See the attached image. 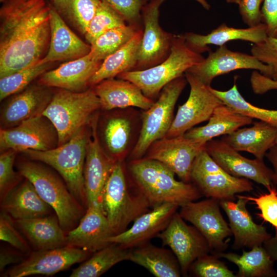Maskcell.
<instances>
[{"label": "cell", "mask_w": 277, "mask_h": 277, "mask_svg": "<svg viewBox=\"0 0 277 277\" xmlns=\"http://www.w3.org/2000/svg\"><path fill=\"white\" fill-rule=\"evenodd\" d=\"M238 201H221L220 206L226 213L229 227L234 236L232 247L252 248L263 245L272 236L266 227L256 224L248 212L246 205L248 201L236 195Z\"/></svg>", "instance_id": "22"}, {"label": "cell", "mask_w": 277, "mask_h": 277, "mask_svg": "<svg viewBox=\"0 0 277 277\" xmlns=\"http://www.w3.org/2000/svg\"><path fill=\"white\" fill-rule=\"evenodd\" d=\"M250 83L253 92L256 94H263L269 91L277 90V81L267 77L256 70L251 73Z\"/></svg>", "instance_id": "50"}, {"label": "cell", "mask_w": 277, "mask_h": 277, "mask_svg": "<svg viewBox=\"0 0 277 277\" xmlns=\"http://www.w3.org/2000/svg\"><path fill=\"white\" fill-rule=\"evenodd\" d=\"M179 207L172 203L156 205L137 217L130 228L111 236L106 242L129 249L149 243L166 228Z\"/></svg>", "instance_id": "20"}, {"label": "cell", "mask_w": 277, "mask_h": 277, "mask_svg": "<svg viewBox=\"0 0 277 277\" xmlns=\"http://www.w3.org/2000/svg\"><path fill=\"white\" fill-rule=\"evenodd\" d=\"M190 182L202 195L221 201H233L236 194L250 192L253 186L249 180L234 177L221 168L205 149L195 159Z\"/></svg>", "instance_id": "9"}, {"label": "cell", "mask_w": 277, "mask_h": 277, "mask_svg": "<svg viewBox=\"0 0 277 277\" xmlns=\"http://www.w3.org/2000/svg\"><path fill=\"white\" fill-rule=\"evenodd\" d=\"M220 207V201L208 198L187 203L180 207L179 212L185 221L192 224L204 236L214 254L223 252L227 248L226 239L232 235Z\"/></svg>", "instance_id": "14"}, {"label": "cell", "mask_w": 277, "mask_h": 277, "mask_svg": "<svg viewBox=\"0 0 277 277\" xmlns=\"http://www.w3.org/2000/svg\"><path fill=\"white\" fill-rule=\"evenodd\" d=\"M7 0H0L1 3H3L4 2L7 1Z\"/></svg>", "instance_id": "57"}, {"label": "cell", "mask_w": 277, "mask_h": 277, "mask_svg": "<svg viewBox=\"0 0 277 277\" xmlns=\"http://www.w3.org/2000/svg\"><path fill=\"white\" fill-rule=\"evenodd\" d=\"M98 119L97 112L89 124L84 177L87 208L96 206L103 209V189L115 162L101 145L97 132Z\"/></svg>", "instance_id": "15"}, {"label": "cell", "mask_w": 277, "mask_h": 277, "mask_svg": "<svg viewBox=\"0 0 277 277\" xmlns=\"http://www.w3.org/2000/svg\"><path fill=\"white\" fill-rule=\"evenodd\" d=\"M176 257L182 274L187 276L192 263L211 251L204 236L194 226L189 225L177 211L166 228L156 236Z\"/></svg>", "instance_id": "13"}, {"label": "cell", "mask_w": 277, "mask_h": 277, "mask_svg": "<svg viewBox=\"0 0 277 277\" xmlns=\"http://www.w3.org/2000/svg\"><path fill=\"white\" fill-rule=\"evenodd\" d=\"M199 3L205 9L209 10L210 9V5L208 3L207 0H194Z\"/></svg>", "instance_id": "54"}, {"label": "cell", "mask_w": 277, "mask_h": 277, "mask_svg": "<svg viewBox=\"0 0 277 277\" xmlns=\"http://www.w3.org/2000/svg\"><path fill=\"white\" fill-rule=\"evenodd\" d=\"M131 249L116 243H110L93 252L86 260L74 269L70 277H98L115 264L129 260Z\"/></svg>", "instance_id": "35"}, {"label": "cell", "mask_w": 277, "mask_h": 277, "mask_svg": "<svg viewBox=\"0 0 277 277\" xmlns=\"http://www.w3.org/2000/svg\"><path fill=\"white\" fill-rule=\"evenodd\" d=\"M50 5L45 0H7L0 9V78L35 64L50 39Z\"/></svg>", "instance_id": "1"}, {"label": "cell", "mask_w": 277, "mask_h": 277, "mask_svg": "<svg viewBox=\"0 0 277 277\" xmlns=\"http://www.w3.org/2000/svg\"><path fill=\"white\" fill-rule=\"evenodd\" d=\"M103 209L89 206L78 224L66 233L67 245L93 253L109 245L113 235Z\"/></svg>", "instance_id": "25"}, {"label": "cell", "mask_w": 277, "mask_h": 277, "mask_svg": "<svg viewBox=\"0 0 277 277\" xmlns=\"http://www.w3.org/2000/svg\"><path fill=\"white\" fill-rule=\"evenodd\" d=\"M1 208L14 220L49 215L53 210L25 178L1 201Z\"/></svg>", "instance_id": "29"}, {"label": "cell", "mask_w": 277, "mask_h": 277, "mask_svg": "<svg viewBox=\"0 0 277 277\" xmlns=\"http://www.w3.org/2000/svg\"><path fill=\"white\" fill-rule=\"evenodd\" d=\"M239 69H253L270 77L271 69L254 56L228 49L226 44L214 51H209L207 57L192 66L188 71L207 86H210L216 77Z\"/></svg>", "instance_id": "17"}, {"label": "cell", "mask_w": 277, "mask_h": 277, "mask_svg": "<svg viewBox=\"0 0 277 277\" xmlns=\"http://www.w3.org/2000/svg\"><path fill=\"white\" fill-rule=\"evenodd\" d=\"M189 272L197 277H235L236 275L215 255L201 256L191 265Z\"/></svg>", "instance_id": "43"}, {"label": "cell", "mask_w": 277, "mask_h": 277, "mask_svg": "<svg viewBox=\"0 0 277 277\" xmlns=\"http://www.w3.org/2000/svg\"><path fill=\"white\" fill-rule=\"evenodd\" d=\"M23 254L24 253L18 250H14L9 248L1 249L0 272H3L5 268L9 265H17L22 262L25 259Z\"/></svg>", "instance_id": "51"}, {"label": "cell", "mask_w": 277, "mask_h": 277, "mask_svg": "<svg viewBox=\"0 0 277 277\" xmlns=\"http://www.w3.org/2000/svg\"><path fill=\"white\" fill-rule=\"evenodd\" d=\"M252 122V118L243 115L223 104L214 109L207 124L193 127L184 135L206 144L216 137L229 134L242 127L251 124Z\"/></svg>", "instance_id": "31"}, {"label": "cell", "mask_w": 277, "mask_h": 277, "mask_svg": "<svg viewBox=\"0 0 277 277\" xmlns=\"http://www.w3.org/2000/svg\"><path fill=\"white\" fill-rule=\"evenodd\" d=\"M99 109L100 100L93 88L82 92L60 89L53 93L42 114L56 128L60 146L87 127Z\"/></svg>", "instance_id": "4"}, {"label": "cell", "mask_w": 277, "mask_h": 277, "mask_svg": "<svg viewBox=\"0 0 277 277\" xmlns=\"http://www.w3.org/2000/svg\"><path fill=\"white\" fill-rule=\"evenodd\" d=\"M16 167L17 171L32 183L41 197L54 211L60 226L66 233L78 224L87 209L54 172L39 162L28 159L19 160Z\"/></svg>", "instance_id": "3"}, {"label": "cell", "mask_w": 277, "mask_h": 277, "mask_svg": "<svg viewBox=\"0 0 277 277\" xmlns=\"http://www.w3.org/2000/svg\"><path fill=\"white\" fill-rule=\"evenodd\" d=\"M181 35L191 50L200 54L210 51V45L220 46L234 40L255 44L263 42L267 36L266 27L263 23L246 28H236L223 23L207 34L186 32Z\"/></svg>", "instance_id": "27"}, {"label": "cell", "mask_w": 277, "mask_h": 277, "mask_svg": "<svg viewBox=\"0 0 277 277\" xmlns=\"http://www.w3.org/2000/svg\"><path fill=\"white\" fill-rule=\"evenodd\" d=\"M150 0H101L115 10L128 24L141 27V12Z\"/></svg>", "instance_id": "46"}, {"label": "cell", "mask_w": 277, "mask_h": 277, "mask_svg": "<svg viewBox=\"0 0 277 277\" xmlns=\"http://www.w3.org/2000/svg\"><path fill=\"white\" fill-rule=\"evenodd\" d=\"M17 152L12 149L1 152L0 155V199L1 201L19 185L24 177L14 170Z\"/></svg>", "instance_id": "42"}, {"label": "cell", "mask_w": 277, "mask_h": 277, "mask_svg": "<svg viewBox=\"0 0 277 277\" xmlns=\"http://www.w3.org/2000/svg\"><path fill=\"white\" fill-rule=\"evenodd\" d=\"M205 149V144L186 137H164L149 148L145 157L158 161L172 171L182 181L190 182L195 159Z\"/></svg>", "instance_id": "19"}, {"label": "cell", "mask_w": 277, "mask_h": 277, "mask_svg": "<svg viewBox=\"0 0 277 277\" xmlns=\"http://www.w3.org/2000/svg\"><path fill=\"white\" fill-rule=\"evenodd\" d=\"M205 150L226 172L239 178H245L263 185L268 191L273 186L272 170L264 160L249 159L241 155L221 139H212L205 144Z\"/></svg>", "instance_id": "18"}, {"label": "cell", "mask_w": 277, "mask_h": 277, "mask_svg": "<svg viewBox=\"0 0 277 277\" xmlns=\"http://www.w3.org/2000/svg\"><path fill=\"white\" fill-rule=\"evenodd\" d=\"M227 3L238 4L241 0H225Z\"/></svg>", "instance_id": "55"}, {"label": "cell", "mask_w": 277, "mask_h": 277, "mask_svg": "<svg viewBox=\"0 0 277 277\" xmlns=\"http://www.w3.org/2000/svg\"><path fill=\"white\" fill-rule=\"evenodd\" d=\"M187 82L185 74L170 82L162 89L157 100L143 113L132 160L142 158L152 143L166 136L174 119L175 105Z\"/></svg>", "instance_id": "8"}, {"label": "cell", "mask_w": 277, "mask_h": 277, "mask_svg": "<svg viewBox=\"0 0 277 277\" xmlns=\"http://www.w3.org/2000/svg\"><path fill=\"white\" fill-rule=\"evenodd\" d=\"M156 277H180L179 261L171 250L158 247L149 242L131 249L129 259Z\"/></svg>", "instance_id": "32"}, {"label": "cell", "mask_w": 277, "mask_h": 277, "mask_svg": "<svg viewBox=\"0 0 277 277\" xmlns=\"http://www.w3.org/2000/svg\"><path fill=\"white\" fill-rule=\"evenodd\" d=\"M263 246L274 261H277V233L266 240Z\"/></svg>", "instance_id": "53"}, {"label": "cell", "mask_w": 277, "mask_h": 277, "mask_svg": "<svg viewBox=\"0 0 277 277\" xmlns=\"http://www.w3.org/2000/svg\"><path fill=\"white\" fill-rule=\"evenodd\" d=\"M132 131L130 121L124 116L115 115L104 124L102 136L109 156L115 162H122L127 153Z\"/></svg>", "instance_id": "36"}, {"label": "cell", "mask_w": 277, "mask_h": 277, "mask_svg": "<svg viewBox=\"0 0 277 277\" xmlns=\"http://www.w3.org/2000/svg\"><path fill=\"white\" fill-rule=\"evenodd\" d=\"M16 227L36 250H47L67 245L66 233L57 217L50 215L14 220Z\"/></svg>", "instance_id": "30"}, {"label": "cell", "mask_w": 277, "mask_h": 277, "mask_svg": "<svg viewBox=\"0 0 277 277\" xmlns=\"http://www.w3.org/2000/svg\"><path fill=\"white\" fill-rule=\"evenodd\" d=\"M57 131L51 122L43 114L31 118L11 128L0 130V150L12 149L47 151L58 146Z\"/></svg>", "instance_id": "12"}, {"label": "cell", "mask_w": 277, "mask_h": 277, "mask_svg": "<svg viewBox=\"0 0 277 277\" xmlns=\"http://www.w3.org/2000/svg\"><path fill=\"white\" fill-rule=\"evenodd\" d=\"M261 14L267 36L277 38V0H264Z\"/></svg>", "instance_id": "49"}, {"label": "cell", "mask_w": 277, "mask_h": 277, "mask_svg": "<svg viewBox=\"0 0 277 277\" xmlns=\"http://www.w3.org/2000/svg\"><path fill=\"white\" fill-rule=\"evenodd\" d=\"M126 24V21L119 13L102 1L84 36L86 41L91 45L100 36L108 30Z\"/></svg>", "instance_id": "41"}, {"label": "cell", "mask_w": 277, "mask_h": 277, "mask_svg": "<svg viewBox=\"0 0 277 277\" xmlns=\"http://www.w3.org/2000/svg\"><path fill=\"white\" fill-rule=\"evenodd\" d=\"M143 28L126 24L108 30L100 36L91 45L89 54L97 61H103L127 44Z\"/></svg>", "instance_id": "39"}, {"label": "cell", "mask_w": 277, "mask_h": 277, "mask_svg": "<svg viewBox=\"0 0 277 277\" xmlns=\"http://www.w3.org/2000/svg\"><path fill=\"white\" fill-rule=\"evenodd\" d=\"M101 2V0H60L52 5L63 18L85 35Z\"/></svg>", "instance_id": "38"}, {"label": "cell", "mask_w": 277, "mask_h": 277, "mask_svg": "<svg viewBox=\"0 0 277 277\" xmlns=\"http://www.w3.org/2000/svg\"><path fill=\"white\" fill-rule=\"evenodd\" d=\"M128 170L134 185L151 208L164 203L181 207L202 196L192 183L177 181L175 173L158 161L147 157L133 160Z\"/></svg>", "instance_id": "2"}, {"label": "cell", "mask_w": 277, "mask_h": 277, "mask_svg": "<svg viewBox=\"0 0 277 277\" xmlns=\"http://www.w3.org/2000/svg\"><path fill=\"white\" fill-rule=\"evenodd\" d=\"M49 88L37 84L29 85L14 94L1 109V128L13 127L26 120L42 115L54 93Z\"/></svg>", "instance_id": "21"}, {"label": "cell", "mask_w": 277, "mask_h": 277, "mask_svg": "<svg viewBox=\"0 0 277 277\" xmlns=\"http://www.w3.org/2000/svg\"><path fill=\"white\" fill-rule=\"evenodd\" d=\"M50 39L49 48L41 61L43 63L72 61L88 54V45L80 39L66 25L52 5L50 9Z\"/></svg>", "instance_id": "24"}, {"label": "cell", "mask_w": 277, "mask_h": 277, "mask_svg": "<svg viewBox=\"0 0 277 277\" xmlns=\"http://www.w3.org/2000/svg\"><path fill=\"white\" fill-rule=\"evenodd\" d=\"M52 4H54L60 0H50Z\"/></svg>", "instance_id": "56"}, {"label": "cell", "mask_w": 277, "mask_h": 277, "mask_svg": "<svg viewBox=\"0 0 277 277\" xmlns=\"http://www.w3.org/2000/svg\"><path fill=\"white\" fill-rule=\"evenodd\" d=\"M276 145L277 146V139H276Z\"/></svg>", "instance_id": "58"}, {"label": "cell", "mask_w": 277, "mask_h": 277, "mask_svg": "<svg viewBox=\"0 0 277 277\" xmlns=\"http://www.w3.org/2000/svg\"><path fill=\"white\" fill-rule=\"evenodd\" d=\"M17 229L14 220L8 214L2 211L0 214V240L28 254L31 252L30 248Z\"/></svg>", "instance_id": "45"}, {"label": "cell", "mask_w": 277, "mask_h": 277, "mask_svg": "<svg viewBox=\"0 0 277 277\" xmlns=\"http://www.w3.org/2000/svg\"><path fill=\"white\" fill-rule=\"evenodd\" d=\"M222 140L238 151L247 152L264 160L266 153L276 145L277 127L260 121L250 127L239 128L223 136Z\"/></svg>", "instance_id": "28"}, {"label": "cell", "mask_w": 277, "mask_h": 277, "mask_svg": "<svg viewBox=\"0 0 277 277\" xmlns=\"http://www.w3.org/2000/svg\"><path fill=\"white\" fill-rule=\"evenodd\" d=\"M142 35L143 29L140 30L127 44L107 57L91 78L89 86H94L103 80L134 70Z\"/></svg>", "instance_id": "33"}, {"label": "cell", "mask_w": 277, "mask_h": 277, "mask_svg": "<svg viewBox=\"0 0 277 277\" xmlns=\"http://www.w3.org/2000/svg\"><path fill=\"white\" fill-rule=\"evenodd\" d=\"M268 193L262 194L256 197L241 195L248 201L253 202L260 210L258 216L264 221L269 223L277 230V189L275 186L268 190Z\"/></svg>", "instance_id": "44"}, {"label": "cell", "mask_w": 277, "mask_h": 277, "mask_svg": "<svg viewBox=\"0 0 277 277\" xmlns=\"http://www.w3.org/2000/svg\"><path fill=\"white\" fill-rule=\"evenodd\" d=\"M237 77L232 87L226 91H221L210 87L211 91L225 105L236 112L251 118H256L277 127V110L262 108L252 105L240 93L236 84Z\"/></svg>", "instance_id": "37"}, {"label": "cell", "mask_w": 277, "mask_h": 277, "mask_svg": "<svg viewBox=\"0 0 277 277\" xmlns=\"http://www.w3.org/2000/svg\"><path fill=\"white\" fill-rule=\"evenodd\" d=\"M265 156L272 166V181L277 189V146L272 147L266 153Z\"/></svg>", "instance_id": "52"}, {"label": "cell", "mask_w": 277, "mask_h": 277, "mask_svg": "<svg viewBox=\"0 0 277 277\" xmlns=\"http://www.w3.org/2000/svg\"><path fill=\"white\" fill-rule=\"evenodd\" d=\"M102 62L94 60L89 53L65 63L56 69L46 71L39 76L37 84L73 92L85 91Z\"/></svg>", "instance_id": "23"}, {"label": "cell", "mask_w": 277, "mask_h": 277, "mask_svg": "<svg viewBox=\"0 0 277 277\" xmlns=\"http://www.w3.org/2000/svg\"><path fill=\"white\" fill-rule=\"evenodd\" d=\"M52 63L41 62L0 78V100L17 93L27 88L37 77L41 76L51 67Z\"/></svg>", "instance_id": "40"}, {"label": "cell", "mask_w": 277, "mask_h": 277, "mask_svg": "<svg viewBox=\"0 0 277 277\" xmlns=\"http://www.w3.org/2000/svg\"><path fill=\"white\" fill-rule=\"evenodd\" d=\"M219 258H224L238 267V277H275L277 272L274 262L263 245L255 246L241 254L233 252L214 254Z\"/></svg>", "instance_id": "34"}, {"label": "cell", "mask_w": 277, "mask_h": 277, "mask_svg": "<svg viewBox=\"0 0 277 277\" xmlns=\"http://www.w3.org/2000/svg\"><path fill=\"white\" fill-rule=\"evenodd\" d=\"M251 54L271 69L270 78L277 81V38L267 36L262 42L253 44Z\"/></svg>", "instance_id": "47"}, {"label": "cell", "mask_w": 277, "mask_h": 277, "mask_svg": "<svg viewBox=\"0 0 277 277\" xmlns=\"http://www.w3.org/2000/svg\"><path fill=\"white\" fill-rule=\"evenodd\" d=\"M102 207L113 235L126 230L130 223L150 210L149 202L140 191L133 192L129 188L122 162H115L106 183Z\"/></svg>", "instance_id": "7"}, {"label": "cell", "mask_w": 277, "mask_h": 277, "mask_svg": "<svg viewBox=\"0 0 277 277\" xmlns=\"http://www.w3.org/2000/svg\"><path fill=\"white\" fill-rule=\"evenodd\" d=\"M264 0H241L238 4L242 19L248 27L262 23L261 6Z\"/></svg>", "instance_id": "48"}, {"label": "cell", "mask_w": 277, "mask_h": 277, "mask_svg": "<svg viewBox=\"0 0 277 277\" xmlns=\"http://www.w3.org/2000/svg\"><path fill=\"white\" fill-rule=\"evenodd\" d=\"M92 253L68 245L51 249L35 250L29 253L22 262L6 271L3 276L53 275L68 269L76 263L84 262Z\"/></svg>", "instance_id": "16"}, {"label": "cell", "mask_w": 277, "mask_h": 277, "mask_svg": "<svg viewBox=\"0 0 277 277\" xmlns=\"http://www.w3.org/2000/svg\"><path fill=\"white\" fill-rule=\"evenodd\" d=\"M93 89L99 98L101 109L105 110L134 107L145 111L154 103L136 85L123 79L103 80L94 86Z\"/></svg>", "instance_id": "26"}, {"label": "cell", "mask_w": 277, "mask_h": 277, "mask_svg": "<svg viewBox=\"0 0 277 277\" xmlns=\"http://www.w3.org/2000/svg\"><path fill=\"white\" fill-rule=\"evenodd\" d=\"M88 131L86 127L63 145L47 151L27 150V159L45 163L61 175L72 194L87 208L84 170Z\"/></svg>", "instance_id": "5"}, {"label": "cell", "mask_w": 277, "mask_h": 277, "mask_svg": "<svg viewBox=\"0 0 277 277\" xmlns=\"http://www.w3.org/2000/svg\"><path fill=\"white\" fill-rule=\"evenodd\" d=\"M204 58L187 45L181 34L174 35L170 53L162 63L148 69L123 72L117 77L133 83L146 96L153 100L166 85L184 75Z\"/></svg>", "instance_id": "6"}, {"label": "cell", "mask_w": 277, "mask_h": 277, "mask_svg": "<svg viewBox=\"0 0 277 277\" xmlns=\"http://www.w3.org/2000/svg\"><path fill=\"white\" fill-rule=\"evenodd\" d=\"M185 76L190 88L187 101L179 107L166 137L184 135L195 126L208 121L214 109L224 104L207 86L188 71Z\"/></svg>", "instance_id": "10"}, {"label": "cell", "mask_w": 277, "mask_h": 277, "mask_svg": "<svg viewBox=\"0 0 277 277\" xmlns=\"http://www.w3.org/2000/svg\"><path fill=\"white\" fill-rule=\"evenodd\" d=\"M165 0H150L141 12L143 35L134 70L148 69L169 56L174 35L164 30L159 23L160 8Z\"/></svg>", "instance_id": "11"}]
</instances>
